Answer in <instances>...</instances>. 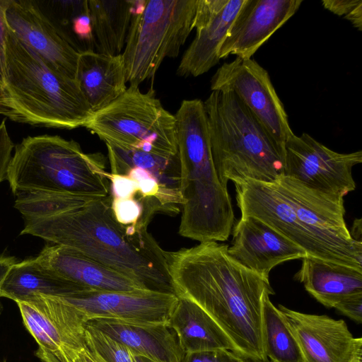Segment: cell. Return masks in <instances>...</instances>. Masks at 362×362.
Masks as SVG:
<instances>
[{
    "label": "cell",
    "mask_w": 362,
    "mask_h": 362,
    "mask_svg": "<svg viewBox=\"0 0 362 362\" xmlns=\"http://www.w3.org/2000/svg\"><path fill=\"white\" fill-rule=\"evenodd\" d=\"M106 145L163 156L177 153L175 115L155 92L129 86L112 103L94 113L86 127Z\"/></svg>",
    "instance_id": "9"
},
{
    "label": "cell",
    "mask_w": 362,
    "mask_h": 362,
    "mask_svg": "<svg viewBox=\"0 0 362 362\" xmlns=\"http://www.w3.org/2000/svg\"><path fill=\"white\" fill-rule=\"evenodd\" d=\"M86 325L123 344L132 354L155 362H180L184 355L168 323L143 324L95 318L88 320Z\"/></svg>",
    "instance_id": "21"
},
{
    "label": "cell",
    "mask_w": 362,
    "mask_h": 362,
    "mask_svg": "<svg viewBox=\"0 0 362 362\" xmlns=\"http://www.w3.org/2000/svg\"><path fill=\"white\" fill-rule=\"evenodd\" d=\"M36 259L58 275L88 291L147 290L130 278L62 245H46Z\"/></svg>",
    "instance_id": "20"
},
{
    "label": "cell",
    "mask_w": 362,
    "mask_h": 362,
    "mask_svg": "<svg viewBox=\"0 0 362 362\" xmlns=\"http://www.w3.org/2000/svg\"><path fill=\"white\" fill-rule=\"evenodd\" d=\"M197 0L136 1L122 56L127 83L153 78L163 60L175 58L194 30Z\"/></svg>",
    "instance_id": "8"
},
{
    "label": "cell",
    "mask_w": 362,
    "mask_h": 362,
    "mask_svg": "<svg viewBox=\"0 0 362 362\" xmlns=\"http://www.w3.org/2000/svg\"><path fill=\"white\" fill-rule=\"evenodd\" d=\"M2 311H3V305L0 301V315L1 314Z\"/></svg>",
    "instance_id": "40"
},
{
    "label": "cell",
    "mask_w": 362,
    "mask_h": 362,
    "mask_svg": "<svg viewBox=\"0 0 362 362\" xmlns=\"http://www.w3.org/2000/svg\"><path fill=\"white\" fill-rule=\"evenodd\" d=\"M269 295L265 293L262 300V331L266 356L273 362H304L294 335Z\"/></svg>",
    "instance_id": "27"
},
{
    "label": "cell",
    "mask_w": 362,
    "mask_h": 362,
    "mask_svg": "<svg viewBox=\"0 0 362 362\" xmlns=\"http://www.w3.org/2000/svg\"><path fill=\"white\" fill-rule=\"evenodd\" d=\"M14 147L7 130L6 119H3L0 123V183L6 180L7 170Z\"/></svg>",
    "instance_id": "31"
},
{
    "label": "cell",
    "mask_w": 362,
    "mask_h": 362,
    "mask_svg": "<svg viewBox=\"0 0 362 362\" xmlns=\"http://www.w3.org/2000/svg\"><path fill=\"white\" fill-rule=\"evenodd\" d=\"M243 360L227 349H214L184 354L180 362H241Z\"/></svg>",
    "instance_id": "30"
},
{
    "label": "cell",
    "mask_w": 362,
    "mask_h": 362,
    "mask_svg": "<svg viewBox=\"0 0 362 362\" xmlns=\"http://www.w3.org/2000/svg\"><path fill=\"white\" fill-rule=\"evenodd\" d=\"M174 115L183 199L179 234L200 243L226 240L234 212L214 167L204 102L184 100Z\"/></svg>",
    "instance_id": "5"
},
{
    "label": "cell",
    "mask_w": 362,
    "mask_h": 362,
    "mask_svg": "<svg viewBox=\"0 0 362 362\" xmlns=\"http://www.w3.org/2000/svg\"><path fill=\"white\" fill-rule=\"evenodd\" d=\"M16 304L39 348L54 353L64 346L86 347V317L62 297L37 294Z\"/></svg>",
    "instance_id": "14"
},
{
    "label": "cell",
    "mask_w": 362,
    "mask_h": 362,
    "mask_svg": "<svg viewBox=\"0 0 362 362\" xmlns=\"http://www.w3.org/2000/svg\"><path fill=\"white\" fill-rule=\"evenodd\" d=\"M285 176L323 193L344 197L356 189L353 168L362 151L335 152L307 133L293 134L285 143Z\"/></svg>",
    "instance_id": "12"
},
{
    "label": "cell",
    "mask_w": 362,
    "mask_h": 362,
    "mask_svg": "<svg viewBox=\"0 0 362 362\" xmlns=\"http://www.w3.org/2000/svg\"><path fill=\"white\" fill-rule=\"evenodd\" d=\"M78 351L81 362H96L87 347L79 348Z\"/></svg>",
    "instance_id": "36"
},
{
    "label": "cell",
    "mask_w": 362,
    "mask_h": 362,
    "mask_svg": "<svg viewBox=\"0 0 362 362\" xmlns=\"http://www.w3.org/2000/svg\"><path fill=\"white\" fill-rule=\"evenodd\" d=\"M14 207L23 219L21 235L71 248L150 291L175 294L165 251L148 229L125 226L103 197L22 192Z\"/></svg>",
    "instance_id": "1"
},
{
    "label": "cell",
    "mask_w": 362,
    "mask_h": 362,
    "mask_svg": "<svg viewBox=\"0 0 362 362\" xmlns=\"http://www.w3.org/2000/svg\"><path fill=\"white\" fill-rule=\"evenodd\" d=\"M303 0H245L219 51L251 59L258 49L298 10Z\"/></svg>",
    "instance_id": "17"
},
{
    "label": "cell",
    "mask_w": 362,
    "mask_h": 362,
    "mask_svg": "<svg viewBox=\"0 0 362 362\" xmlns=\"http://www.w3.org/2000/svg\"><path fill=\"white\" fill-rule=\"evenodd\" d=\"M211 89L235 93L282 148L294 134L267 71L255 60L237 57L224 63L211 78Z\"/></svg>",
    "instance_id": "11"
},
{
    "label": "cell",
    "mask_w": 362,
    "mask_h": 362,
    "mask_svg": "<svg viewBox=\"0 0 362 362\" xmlns=\"http://www.w3.org/2000/svg\"><path fill=\"white\" fill-rule=\"evenodd\" d=\"M85 339L87 349L105 362H134L127 346L100 329L86 325Z\"/></svg>",
    "instance_id": "28"
},
{
    "label": "cell",
    "mask_w": 362,
    "mask_h": 362,
    "mask_svg": "<svg viewBox=\"0 0 362 362\" xmlns=\"http://www.w3.org/2000/svg\"><path fill=\"white\" fill-rule=\"evenodd\" d=\"M110 165V194L139 203L151 221L157 214L175 216L181 210L179 158L106 145Z\"/></svg>",
    "instance_id": "10"
},
{
    "label": "cell",
    "mask_w": 362,
    "mask_h": 362,
    "mask_svg": "<svg viewBox=\"0 0 362 362\" xmlns=\"http://www.w3.org/2000/svg\"><path fill=\"white\" fill-rule=\"evenodd\" d=\"M228 253L242 266L267 279L276 265L307 256L303 248L253 216H241L237 222Z\"/></svg>",
    "instance_id": "19"
},
{
    "label": "cell",
    "mask_w": 362,
    "mask_h": 362,
    "mask_svg": "<svg viewBox=\"0 0 362 362\" xmlns=\"http://www.w3.org/2000/svg\"><path fill=\"white\" fill-rule=\"evenodd\" d=\"M88 291L43 266L35 258L13 264L1 286V298L16 303L37 294L65 296Z\"/></svg>",
    "instance_id": "25"
},
{
    "label": "cell",
    "mask_w": 362,
    "mask_h": 362,
    "mask_svg": "<svg viewBox=\"0 0 362 362\" xmlns=\"http://www.w3.org/2000/svg\"><path fill=\"white\" fill-rule=\"evenodd\" d=\"M61 297L78 308L86 321L107 318L143 324L168 323L178 300L176 294L150 290L85 291Z\"/></svg>",
    "instance_id": "13"
},
{
    "label": "cell",
    "mask_w": 362,
    "mask_h": 362,
    "mask_svg": "<svg viewBox=\"0 0 362 362\" xmlns=\"http://www.w3.org/2000/svg\"><path fill=\"white\" fill-rule=\"evenodd\" d=\"M132 358H133L134 362H155V361H153L148 358H146L144 356L134 354L132 353Z\"/></svg>",
    "instance_id": "37"
},
{
    "label": "cell",
    "mask_w": 362,
    "mask_h": 362,
    "mask_svg": "<svg viewBox=\"0 0 362 362\" xmlns=\"http://www.w3.org/2000/svg\"><path fill=\"white\" fill-rule=\"evenodd\" d=\"M228 248L208 241L168 252L175 294L203 308L229 337L238 356L268 361L262 342V300L265 293L274 292L269 279L235 261Z\"/></svg>",
    "instance_id": "2"
},
{
    "label": "cell",
    "mask_w": 362,
    "mask_h": 362,
    "mask_svg": "<svg viewBox=\"0 0 362 362\" xmlns=\"http://www.w3.org/2000/svg\"><path fill=\"white\" fill-rule=\"evenodd\" d=\"M90 354L92 355L93 358L96 362H105L103 359H102L100 356L96 355L95 354L90 351Z\"/></svg>",
    "instance_id": "38"
},
{
    "label": "cell",
    "mask_w": 362,
    "mask_h": 362,
    "mask_svg": "<svg viewBox=\"0 0 362 362\" xmlns=\"http://www.w3.org/2000/svg\"><path fill=\"white\" fill-rule=\"evenodd\" d=\"M300 349L304 362H356L362 359V339L343 320L306 314L279 305Z\"/></svg>",
    "instance_id": "15"
},
{
    "label": "cell",
    "mask_w": 362,
    "mask_h": 362,
    "mask_svg": "<svg viewBox=\"0 0 362 362\" xmlns=\"http://www.w3.org/2000/svg\"><path fill=\"white\" fill-rule=\"evenodd\" d=\"M334 308L356 323H362V293L346 297Z\"/></svg>",
    "instance_id": "32"
},
{
    "label": "cell",
    "mask_w": 362,
    "mask_h": 362,
    "mask_svg": "<svg viewBox=\"0 0 362 362\" xmlns=\"http://www.w3.org/2000/svg\"><path fill=\"white\" fill-rule=\"evenodd\" d=\"M212 158L221 184L272 182L284 175L285 149L230 91H211L204 102Z\"/></svg>",
    "instance_id": "6"
},
{
    "label": "cell",
    "mask_w": 362,
    "mask_h": 362,
    "mask_svg": "<svg viewBox=\"0 0 362 362\" xmlns=\"http://www.w3.org/2000/svg\"><path fill=\"white\" fill-rule=\"evenodd\" d=\"M7 28L59 73L75 80L79 54L31 1L8 0Z\"/></svg>",
    "instance_id": "16"
},
{
    "label": "cell",
    "mask_w": 362,
    "mask_h": 362,
    "mask_svg": "<svg viewBox=\"0 0 362 362\" xmlns=\"http://www.w3.org/2000/svg\"><path fill=\"white\" fill-rule=\"evenodd\" d=\"M136 0H88L95 52L122 54Z\"/></svg>",
    "instance_id": "26"
},
{
    "label": "cell",
    "mask_w": 362,
    "mask_h": 362,
    "mask_svg": "<svg viewBox=\"0 0 362 362\" xmlns=\"http://www.w3.org/2000/svg\"><path fill=\"white\" fill-rule=\"evenodd\" d=\"M351 237L356 241L361 242V219H355L351 232Z\"/></svg>",
    "instance_id": "35"
},
{
    "label": "cell",
    "mask_w": 362,
    "mask_h": 362,
    "mask_svg": "<svg viewBox=\"0 0 362 362\" xmlns=\"http://www.w3.org/2000/svg\"><path fill=\"white\" fill-rule=\"evenodd\" d=\"M241 216L259 218L303 248L307 256L362 270V243L348 230L344 197L283 175L272 182H234Z\"/></svg>",
    "instance_id": "3"
},
{
    "label": "cell",
    "mask_w": 362,
    "mask_h": 362,
    "mask_svg": "<svg viewBox=\"0 0 362 362\" xmlns=\"http://www.w3.org/2000/svg\"><path fill=\"white\" fill-rule=\"evenodd\" d=\"M323 7L351 22L353 26L362 30L361 0H323Z\"/></svg>",
    "instance_id": "29"
},
{
    "label": "cell",
    "mask_w": 362,
    "mask_h": 362,
    "mask_svg": "<svg viewBox=\"0 0 362 362\" xmlns=\"http://www.w3.org/2000/svg\"><path fill=\"white\" fill-rule=\"evenodd\" d=\"M245 0H197L196 35L182 55L177 74L197 77L220 61L219 51Z\"/></svg>",
    "instance_id": "18"
},
{
    "label": "cell",
    "mask_w": 362,
    "mask_h": 362,
    "mask_svg": "<svg viewBox=\"0 0 362 362\" xmlns=\"http://www.w3.org/2000/svg\"><path fill=\"white\" fill-rule=\"evenodd\" d=\"M294 278L324 306L331 308L352 295L362 293V270L306 256Z\"/></svg>",
    "instance_id": "23"
},
{
    "label": "cell",
    "mask_w": 362,
    "mask_h": 362,
    "mask_svg": "<svg viewBox=\"0 0 362 362\" xmlns=\"http://www.w3.org/2000/svg\"><path fill=\"white\" fill-rule=\"evenodd\" d=\"M2 362H6V359H4Z\"/></svg>",
    "instance_id": "42"
},
{
    "label": "cell",
    "mask_w": 362,
    "mask_h": 362,
    "mask_svg": "<svg viewBox=\"0 0 362 362\" xmlns=\"http://www.w3.org/2000/svg\"><path fill=\"white\" fill-rule=\"evenodd\" d=\"M105 168L102 153H85L74 140L30 136L14 147L6 180L15 196L47 192L102 197L110 194Z\"/></svg>",
    "instance_id": "7"
},
{
    "label": "cell",
    "mask_w": 362,
    "mask_h": 362,
    "mask_svg": "<svg viewBox=\"0 0 362 362\" xmlns=\"http://www.w3.org/2000/svg\"><path fill=\"white\" fill-rule=\"evenodd\" d=\"M241 362H273V361H270V360H269L268 361H252V360L243 359Z\"/></svg>",
    "instance_id": "39"
},
{
    "label": "cell",
    "mask_w": 362,
    "mask_h": 362,
    "mask_svg": "<svg viewBox=\"0 0 362 362\" xmlns=\"http://www.w3.org/2000/svg\"><path fill=\"white\" fill-rule=\"evenodd\" d=\"M356 362H362V359H359V360H358V361H356Z\"/></svg>",
    "instance_id": "41"
},
{
    "label": "cell",
    "mask_w": 362,
    "mask_h": 362,
    "mask_svg": "<svg viewBox=\"0 0 362 362\" xmlns=\"http://www.w3.org/2000/svg\"><path fill=\"white\" fill-rule=\"evenodd\" d=\"M0 115L19 123L73 129L86 127L94 113L76 80L52 69L7 28Z\"/></svg>",
    "instance_id": "4"
},
{
    "label": "cell",
    "mask_w": 362,
    "mask_h": 362,
    "mask_svg": "<svg viewBox=\"0 0 362 362\" xmlns=\"http://www.w3.org/2000/svg\"><path fill=\"white\" fill-rule=\"evenodd\" d=\"M169 317L168 325L175 333L184 354L235 347L217 322L199 305L182 296Z\"/></svg>",
    "instance_id": "24"
},
{
    "label": "cell",
    "mask_w": 362,
    "mask_h": 362,
    "mask_svg": "<svg viewBox=\"0 0 362 362\" xmlns=\"http://www.w3.org/2000/svg\"><path fill=\"white\" fill-rule=\"evenodd\" d=\"M17 262L16 258L13 256L0 255V298L1 284L11 267Z\"/></svg>",
    "instance_id": "34"
},
{
    "label": "cell",
    "mask_w": 362,
    "mask_h": 362,
    "mask_svg": "<svg viewBox=\"0 0 362 362\" xmlns=\"http://www.w3.org/2000/svg\"><path fill=\"white\" fill-rule=\"evenodd\" d=\"M75 80L93 113L103 109L127 88L122 54L80 53Z\"/></svg>",
    "instance_id": "22"
},
{
    "label": "cell",
    "mask_w": 362,
    "mask_h": 362,
    "mask_svg": "<svg viewBox=\"0 0 362 362\" xmlns=\"http://www.w3.org/2000/svg\"><path fill=\"white\" fill-rule=\"evenodd\" d=\"M8 4V0H0V74L3 66L4 41L7 29L5 21V11Z\"/></svg>",
    "instance_id": "33"
}]
</instances>
